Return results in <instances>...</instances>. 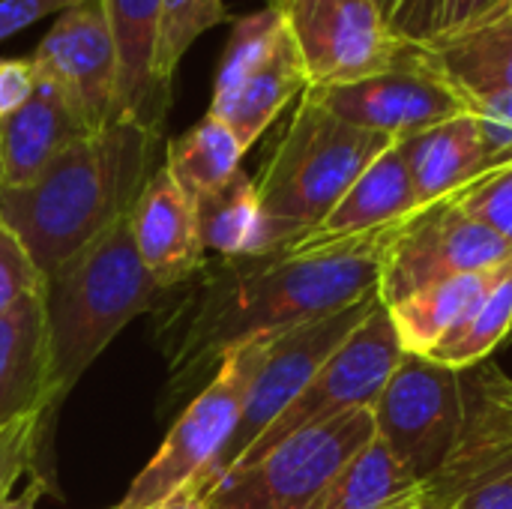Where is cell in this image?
I'll use <instances>...</instances> for the list:
<instances>
[{"mask_svg":"<svg viewBox=\"0 0 512 509\" xmlns=\"http://www.w3.org/2000/svg\"><path fill=\"white\" fill-rule=\"evenodd\" d=\"M30 60L39 75L60 87L90 132L120 120L117 54L105 0H81L78 6L57 15Z\"/></svg>","mask_w":512,"mask_h":509,"instance_id":"5bb4252c","label":"cell"},{"mask_svg":"<svg viewBox=\"0 0 512 509\" xmlns=\"http://www.w3.org/2000/svg\"><path fill=\"white\" fill-rule=\"evenodd\" d=\"M414 509H429V507H426V504H420V507H414Z\"/></svg>","mask_w":512,"mask_h":509,"instance_id":"7bdbcfd3","label":"cell"},{"mask_svg":"<svg viewBox=\"0 0 512 509\" xmlns=\"http://www.w3.org/2000/svg\"><path fill=\"white\" fill-rule=\"evenodd\" d=\"M162 150V132L129 120L87 132L27 186L0 189V225L45 276L129 216Z\"/></svg>","mask_w":512,"mask_h":509,"instance_id":"7a4b0ae2","label":"cell"},{"mask_svg":"<svg viewBox=\"0 0 512 509\" xmlns=\"http://www.w3.org/2000/svg\"><path fill=\"white\" fill-rule=\"evenodd\" d=\"M462 426L447 462L423 483V504L453 509L474 489L512 474V378L495 363L459 372Z\"/></svg>","mask_w":512,"mask_h":509,"instance_id":"7c38bea8","label":"cell"},{"mask_svg":"<svg viewBox=\"0 0 512 509\" xmlns=\"http://www.w3.org/2000/svg\"><path fill=\"white\" fill-rule=\"evenodd\" d=\"M282 33H285V21L276 6H264L261 12H249V15L237 18L231 27V36L225 42L222 60H219L210 105H216L228 93H234V87L276 48Z\"/></svg>","mask_w":512,"mask_h":509,"instance_id":"83f0119b","label":"cell"},{"mask_svg":"<svg viewBox=\"0 0 512 509\" xmlns=\"http://www.w3.org/2000/svg\"><path fill=\"white\" fill-rule=\"evenodd\" d=\"M231 18L225 0H162V30H159V78L174 81V72L186 51L207 30Z\"/></svg>","mask_w":512,"mask_h":509,"instance_id":"f1b7e54d","label":"cell"},{"mask_svg":"<svg viewBox=\"0 0 512 509\" xmlns=\"http://www.w3.org/2000/svg\"><path fill=\"white\" fill-rule=\"evenodd\" d=\"M390 144L393 138L357 129L303 93L285 135L255 180L276 252L321 225L366 165Z\"/></svg>","mask_w":512,"mask_h":509,"instance_id":"277c9868","label":"cell"},{"mask_svg":"<svg viewBox=\"0 0 512 509\" xmlns=\"http://www.w3.org/2000/svg\"><path fill=\"white\" fill-rule=\"evenodd\" d=\"M156 509H207V498H204V492L195 483H189V486L174 492L165 504H159Z\"/></svg>","mask_w":512,"mask_h":509,"instance_id":"f35d334b","label":"cell"},{"mask_svg":"<svg viewBox=\"0 0 512 509\" xmlns=\"http://www.w3.org/2000/svg\"><path fill=\"white\" fill-rule=\"evenodd\" d=\"M51 411L24 417L6 429H0V504L9 498L12 483L30 468V462L39 453V441H42V429L48 423Z\"/></svg>","mask_w":512,"mask_h":509,"instance_id":"4dcf8cb0","label":"cell"},{"mask_svg":"<svg viewBox=\"0 0 512 509\" xmlns=\"http://www.w3.org/2000/svg\"><path fill=\"white\" fill-rule=\"evenodd\" d=\"M36 87V66L33 60L3 57L0 60V120L18 111Z\"/></svg>","mask_w":512,"mask_h":509,"instance_id":"e575fe53","label":"cell"},{"mask_svg":"<svg viewBox=\"0 0 512 509\" xmlns=\"http://www.w3.org/2000/svg\"><path fill=\"white\" fill-rule=\"evenodd\" d=\"M135 249L147 273L165 288L189 282L204 267V246L198 237L195 204L174 183L165 165L153 171L138 201L129 210Z\"/></svg>","mask_w":512,"mask_h":509,"instance_id":"e0dca14e","label":"cell"},{"mask_svg":"<svg viewBox=\"0 0 512 509\" xmlns=\"http://www.w3.org/2000/svg\"><path fill=\"white\" fill-rule=\"evenodd\" d=\"M387 234L390 228L312 255L273 252L219 258L216 267H201V285L159 330L168 360V399L198 384L243 342L285 333L375 294Z\"/></svg>","mask_w":512,"mask_h":509,"instance_id":"6da1fadb","label":"cell"},{"mask_svg":"<svg viewBox=\"0 0 512 509\" xmlns=\"http://www.w3.org/2000/svg\"><path fill=\"white\" fill-rule=\"evenodd\" d=\"M309 90V78L303 69V60L297 54L294 39L288 30L276 42V48L228 93L222 102L210 105L207 114H216L231 126L243 150H249L267 129L270 123Z\"/></svg>","mask_w":512,"mask_h":509,"instance_id":"7402d4cb","label":"cell"},{"mask_svg":"<svg viewBox=\"0 0 512 509\" xmlns=\"http://www.w3.org/2000/svg\"><path fill=\"white\" fill-rule=\"evenodd\" d=\"M453 198L465 213H471L477 222L492 228L501 240L512 246V162L474 180L468 189H462Z\"/></svg>","mask_w":512,"mask_h":509,"instance_id":"f546056e","label":"cell"},{"mask_svg":"<svg viewBox=\"0 0 512 509\" xmlns=\"http://www.w3.org/2000/svg\"><path fill=\"white\" fill-rule=\"evenodd\" d=\"M117 54V114L165 135L171 84L159 78L162 0H105Z\"/></svg>","mask_w":512,"mask_h":509,"instance_id":"2e32d148","label":"cell"},{"mask_svg":"<svg viewBox=\"0 0 512 509\" xmlns=\"http://www.w3.org/2000/svg\"><path fill=\"white\" fill-rule=\"evenodd\" d=\"M507 264H501L495 270H483V273L450 276L444 282L420 288L417 294H411L393 306H384L402 348L408 354L426 357L462 321V315L495 285V279L507 270Z\"/></svg>","mask_w":512,"mask_h":509,"instance_id":"cb8c5ba5","label":"cell"},{"mask_svg":"<svg viewBox=\"0 0 512 509\" xmlns=\"http://www.w3.org/2000/svg\"><path fill=\"white\" fill-rule=\"evenodd\" d=\"M168 291L147 273L129 216L42 276V306L51 342L54 402L60 405L108 342Z\"/></svg>","mask_w":512,"mask_h":509,"instance_id":"3957f363","label":"cell"},{"mask_svg":"<svg viewBox=\"0 0 512 509\" xmlns=\"http://www.w3.org/2000/svg\"><path fill=\"white\" fill-rule=\"evenodd\" d=\"M420 63L441 75L465 105L512 93V18L489 21L414 45Z\"/></svg>","mask_w":512,"mask_h":509,"instance_id":"ffe728a7","label":"cell"},{"mask_svg":"<svg viewBox=\"0 0 512 509\" xmlns=\"http://www.w3.org/2000/svg\"><path fill=\"white\" fill-rule=\"evenodd\" d=\"M512 336V264L495 285L462 315V321L426 354L429 360L456 372L483 363L498 345Z\"/></svg>","mask_w":512,"mask_h":509,"instance_id":"4316f807","label":"cell"},{"mask_svg":"<svg viewBox=\"0 0 512 509\" xmlns=\"http://www.w3.org/2000/svg\"><path fill=\"white\" fill-rule=\"evenodd\" d=\"M438 12H441V0H399L390 24L402 39H408L411 45H420L435 36Z\"/></svg>","mask_w":512,"mask_h":509,"instance_id":"d590c367","label":"cell"},{"mask_svg":"<svg viewBox=\"0 0 512 509\" xmlns=\"http://www.w3.org/2000/svg\"><path fill=\"white\" fill-rule=\"evenodd\" d=\"M297 45L309 87H336L396 69L411 42L402 39L378 0H276Z\"/></svg>","mask_w":512,"mask_h":509,"instance_id":"ba28073f","label":"cell"},{"mask_svg":"<svg viewBox=\"0 0 512 509\" xmlns=\"http://www.w3.org/2000/svg\"><path fill=\"white\" fill-rule=\"evenodd\" d=\"M378 303H381V297L375 291L348 309H339L333 315H324V318H315V321H306L300 327L270 336L261 366L246 393L240 423H237L231 441L225 444V450L219 453V459L213 462L207 477L201 483H195L204 492V498L243 459V453L264 435V429L303 393V387L315 378V372L369 318V312Z\"/></svg>","mask_w":512,"mask_h":509,"instance_id":"9c48e42d","label":"cell"},{"mask_svg":"<svg viewBox=\"0 0 512 509\" xmlns=\"http://www.w3.org/2000/svg\"><path fill=\"white\" fill-rule=\"evenodd\" d=\"M78 3L81 0H0V42L48 15H63Z\"/></svg>","mask_w":512,"mask_h":509,"instance_id":"836d02e7","label":"cell"},{"mask_svg":"<svg viewBox=\"0 0 512 509\" xmlns=\"http://www.w3.org/2000/svg\"><path fill=\"white\" fill-rule=\"evenodd\" d=\"M495 3L498 0H441L435 36H450V33H459V30H471Z\"/></svg>","mask_w":512,"mask_h":509,"instance_id":"8d00e7d4","label":"cell"},{"mask_svg":"<svg viewBox=\"0 0 512 509\" xmlns=\"http://www.w3.org/2000/svg\"><path fill=\"white\" fill-rule=\"evenodd\" d=\"M39 288H42L39 267L33 264L21 240L0 225V315Z\"/></svg>","mask_w":512,"mask_h":509,"instance_id":"1f68e13d","label":"cell"},{"mask_svg":"<svg viewBox=\"0 0 512 509\" xmlns=\"http://www.w3.org/2000/svg\"><path fill=\"white\" fill-rule=\"evenodd\" d=\"M306 93L339 120L393 141H405L468 111L465 99L417 60L414 45L390 72L336 87H309Z\"/></svg>","mask_w":512,"mask_h":509,"instance_id":"4fadbf2b","label":"cell"},{"mask_svg":"<svg viewBox=\"0 0 512 509\" xmlns=\"http://www.w3.org/2000/svg\"><path fill=\"white\" fill-rule=\"evenodd\" d=\"M267 3H276V0H267Z\"/></svg>","mask_w":512,"mask_h":509,"instance_id":"ee69618b","label":"cell"},{"mask_svg":"<svg viewBox=\"0 0 512 509\" xmlns=\"http://www.w3.org/2000/svg\"><path fill=\"white\" fill-rule=\"evenodd\" d=\"M57 411L42 288L0 315V429Z\"/></svg>","mask_w":512,"mask_h":509,"instance_id":"ac0fdd59","label":"cell"},{"mask_svg":"<svg viewBox=\"0 0 512 509\" xmlns=\"http://www.w3.org/2000/svg\"><path fill=\"white\" fill-rule=\"evenodd\" d=\"M420 210L405 156L399 141H393L384 153H378L366 171L351 183V189L342 195V201L327 213L321 225L297 237L288 249V255H312L330 246H342L348 240L381 234L393 225H399L405 216Z\"/></svg>","mask_w":512,"mask_h":509,"instance_id":"9a60e30c","label":"cell"},{"mask_svg":"<svg viewBox=\"0 0 512 509\" xmlns=\"http://www.w3.org/2000/svg\"><path fill=\"white\" fill-rule=\"evenodd\" d=\"M507 261H512L510 243L465 213L450 195L390 228L381 252L378 297L384 306H393L450 276L495 270Z\"/></svg>","mask_w":512,"mask_h":509,"instance_id":"52a82bcc","label":"cell"},{"mask_svg":"<svg viewBox=\"0 0 512 509\" xmlns=\"http://www.w3.org/2000/svg\"><path fill=\"white\" fill-rule=\"evenodd\" d=\"M375 435L426 483L450 456L462 426L459 372L420 354H402L375 408Z\"/></svg>","mask_w":512,"mask_h":509,"instance_id":"8fae6325","label":"cell"},{"mask_svg":"<svg viewBox=\"0 0 512 509\" xmlns=\"http://www.w3.org/2000/svg\"><path fill=\"white\" fill-rule=\"evenodd\" d=\"M402 354L405 348L390 324V315L384 303H378L369 312V318L330 354V360L315 372L303 393L264 429V435L243 453V459L234 468L258 462L267 450L309 426L327 423L351 411H372Z\"/></svg>","mask_w":512,"mask_h":509,"instance_id":"30bf717a","label":"cell"},{"mask_svg":"<svg viewBox=\"0 0 512 509\" xmlns=\"http://www.w3.org/2000/svg\"><path fill=\"white\" fill-rule=\"evenodd\" d=\"M423 504V483L375 435L336 474L315 509H414Z\"/></svg>","mask_w":512,"mask_h":509,"instance_id":"d4e9b609","label":"cell"},{"mask_svg":"<svg viewBox=\"0 0 512 509\" xmlns=\"http://www.w3.org/2000/svg\"><path fill=\"white\" fill-rule=\"evenodd\" d=\"M204 252L219 258H258L276 252V237L261 213L255 180L240 168L216 192L192 201Z\"/></svg>","mask_w":512,"mask_h":509,"instance_id":"603a6c76","label":"cell"},{"mask_svg":"<svg viewBox=\"0 0 512 509\" xmlns=\"http://www.w3.org/2000/svg\"><path fill=\"white\" fill-rule=\"evenodd\" d=\"M48 492V483H45V477H33V483L18 495V498H6L0 509H36L39 504V498Z\"/></svg>","mask_w":512,"mask_h":509,"instance_id":"ab89813d","label":"cell"},{"mask_svg":"<svg viewBox=\"0 0 512 509\" xmlns=\"http://www.w3.org/2000/svg\"><path fill=\"white\" fill-rule=\"evenodd\" d=\"M468 114H474L486 156L492 171L504 168L512 162V93L489 96V99H474L468 102Z\"/></svg>","mask_w":512,"mask_h":509,"instance_id":"d6a6232c","label":"cell"},{"mask_svg":"<svg viewBox=\"0 0 512 509\" xmlns=\"http://www.w3.org/2000/svg\"><path fill=\"white\" fill-rule=\"evenodd\" d=\"M243 153L246 150L231 132V126L216 114H204L192 129H186L180 138L165 144L162 165L168 168L174 183L192 201H198L216 192L240 171Z\"/></svg>","mask_w":512,"mask_h":509,"instance_id":"484cf974","label":"cell"},{"mask_svg":"<svg viewBox=\"0 0 512 509\" xmlns=\"http://www.w3.org/2000/svg\"><path fill=\"white\" fill-rule=\"evenodd\" d=\"M372 438V411L309 426L258 462L228 471L207 492V509H315L345 462Z\"/></svg>","mask_w":512,"mask_h":509,"instance_id":"8992f818","label":"cell"},{"mask_svg":"<svg viewBox=\"0 0 512 509\" xmlns=\"http://www.w3.org/2000/svg\"><path fill=\"white\" fill-rule=\"evenodd\" d=\"M87 132L60 87L36 72L30 99L0 120V189L27 186L54 156Z\"/></svg>","mask_w":512,"mask_h":509,"instance_id":"d6986e66","label":"cell"},{"mask_svg":"<svg viewBox=\"0 0 512 509\" xmlns=\"http://www.w3.org/2000/svg\"><path fill=\"white\" fill-rule=\"evenodd\" d=\"M453 509H512V474L483 486V489H474Z\"/></svg>","mask_w":512,"mask_h":509,"instance_id":"74e56055","label":"cell"},{"mask_svg":"<svg viewBox=\"0 0 512 509\" xmlns=\"http://www.w3.org/2000/svg\"><path fill=\"white\" fill-rule=\"evenodd\" d=\"M378 6L384 9V15H387V18H393V12H396L399 0H378Z\"/></svg>","mask_w":512,"mask_h":509,"instance_id":"b9f144b4","label":"cell"},{"mask_svg":"<svg viewBox=\"0 0 512 509\" xmlns=\"http://www.w3.org/2000/svg\"><path fill=\"white\" fill-rule=\"evenodd\" d=\"M501 18H512V0H498L474 27H480V24H489V21H501Z\"/></svg>","mask_w":512,"mask_h":509,"instance_id":"60d3db41","label":"cell"},{"mask_svg":"<svg viewBox=\"0 0 512 509\" xmlns=\"http://www.w3.org/2000/svg\"><path fill=\"white\" fill-rule=\"evenodd\" d=\"M420 207L459 195L492 171L474 114H459L399 141Z\"/></svg>","mask_w":512,"mask_h":509,"instance_id":"44dd1931","label":"cell"},{"mask_svg":"<svg viewBox=\"0 0 512 509\" xmlns=\"http://www.w3.org/2000/svg\"><path fill=\"white\" fill-rule=\"evenodd\" d=\"M267 342L270 336L243 342L219 360L210 384L177 417L156 456L144 465L114 509H156L183 486L207 477L240 423V411Z\"/></svg>","mask_w":512,"mask_h":509,"instance_id":"5b68a950","label":"cell"}]
</instances>
